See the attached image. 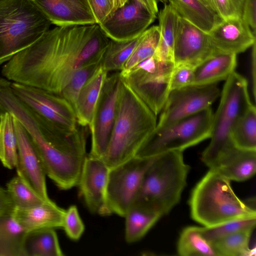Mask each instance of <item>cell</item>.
Here are the masks:
<instances>
[{"instance_id": "6da1fadb", "label": "cell", "mask_w": 256, "mask_h": 256, "mask_svg": "<svg viewBox=\"0 0 256 256\" xmlns=\"http://www.w3.org/2000/svg\"><path fill=\"white\" fill-rule=\"evenodd\" d=\"M109 40L96 24L56 26L5 63L2 74L60 95L78 70L102 60Z\"/></svg>"}, {"instance_id": "7a4b0ae2", "label": "cell", "mask_w": 256, "mask_h": 256, "mask_svg": "<svg viewBox=\"0 0 256 256\" xmlns=\"http://www.w3.org/2000/svg\"><path fill=\"white\" fill-rule=\"evenodd\" d=\"M18 121L28 134L45 172L60 189L77 186L86 154L88 126L78 124L73 132L41 128L29 112Z\"/></svg>"}, {"instance_id": "3957f363", "label": "cell", "mask_w": 256, "mask_h": 256, "mask_svg": "<svg viewBox=\"0 0 256 256\" xmlns=\"http://www.w3.org/2000/svg\"><path fill=\"white\" fill-rule=\"evenodd\" d=\"M122 79L116 116L103 158L110 168L135 156L157 124L156 116Z\"/></svg>"}, {"instance_id": "277c9868", "label": "cell", "mask_w": 256, "mask_h": 256, "mask_svg": "<svg viewBox=\"0 0 256 256\" xmlns=\"http://www.w3.org/2000/svg\"><path fill=\"white\" fill-rule=\"evenodd\" d=\"M189 204L192 218L206 227L256 216V210L235 194L230 181L210 169L194 188Z\"/></svg>"}, {"instance_id": "5b68a950", "label": "cell", "mask_w": 256, "mask_h": 256, "mask_svg": "<svg viewBox=\"0 0 256 256\" xmlns=\"http://www.w3.org/2000/svg\"><path fill=\"white\" fill-rule=\"evenodd\" d=\"M189 170L183 152H170L154 157L134 203L149 206L162 216L168 214L180 200Z\"/></svg>"}, {"instance_id": "8992f818", "label": "cell", "mask_w": 256, "mask_h": 256, "mask_svg": "<svg viewBox=\"0 0 256 256\" xmlns=\"http://www.w3.org/2000/svg\"><path fill=\"white\" fill-rule=\"evenodd\" d=\"M52 24L32 0H0V66L37 41Z\"/></svg>"}, {"instance_id": "52a82bcc", "label": "cell", "mask_w": 256, "mask_h": 256, "mask_svg": "<svg viewBox=\"0 0 256 256\" xmlns=\"http://www.w3.org/2000/svg\"><path fill=\"white\" fill-rule=\"evenodd\" d=\"M251 104L246 80L234 72L225 80L220 102L213 114L210 142L202 155V161L208 168L222 152L234 145L230 139L232 128Z\"/></svg>"}, {"instance_id": "ba28073f", "label": "cell", "mask_w": 256, "mask_h": 256, "mask_svg": "<svg viewBox=\"0 0 256 256\" xmlns=\"http://www.w3.org/2000/svg\"><path fill=\"white\" fill-rule=\"evenodd\" d=\"M213 114L210 107L168 125L156 126L142 144L135 156L149 158L170 152H183L210 138Z\"/></svg>"}, {"instance_id": "9c48e42d", "label": "cell", "mask_w": 256, "mask_h": 256, "mask_svg": "<svg viewBox=\"0 0 256 256\" xmlns=\"http://www.w3.org/2000/svg\"><path fill=\"white\" fill-rule=\"evenodd\" d=\"M174 64L158 60L154 54L120 74L126 84L157 116L170 91V80Z\"/></svg>"}, {"instance_id": "30bf717a", "label": "cell", "mask_w": 256, "mask_h": 256, "mask_svg": "<svg viewBox=\"0 0 256 256\" xmlns=\"http://www.w3.org/2000/svg\"><path fill=\"white\" fill-rule=\"evenodd\" d=\"M10 87L40 126L68 132L78 127L73 106L60 95L16 82H10Z\"/></svg>"}, {"instance_id": "8fae6325", "label": "cell", "mask_w": 256, "mask_h": 256, "mask_svg": "<svg viewBox=\"0 0 256 256\" xmlns=\"http://www.w3.org/2000/svg\"><path fill=\"white\" fill-rule=\"evenodd\" d=\"M154 158H142L134 156L110 168L106 199L111 214L124 216L134 203L144 176Z\"/></svg>"}, {"instance_id": "7c38bea8", "label": "cell", "mask_w": 256, "mask_h": 256, "mask_svg": "<svg viewBox=\"0 0 256 256\" xmlns=\"http://www.w3.org/2000/svg\"><path fill=\"white\" fill-rule=\"evenodd\" d=\"M122 79L116 72L104 80L88 128L92 138L89 154L104 158L115 122Z\"/></svg>"}, {"instance_id": "4fadbf2b", "label": "cell", "mask_w": 256, "mask_h": 256, "mask_svg": "<svg viewBox=\"0 0 256 256\" xmlns=\"http://www.w3.org/2000/svg\"><path fill=\"white\" fill-rule=\"evenodd\" d=\"M220 95L216 84H192L170 90L156 126L168 125L210 108Z\"/></svg>"}, {"instance_id": "5bb4252c", "label": "cell", "mask_w": 256, "mask_h": 256, "mask_svg": "<svg viewBox=\"0 0 256 256\" xmlns=\"http://www.w3.org/2000/svg\"><path fill=\"white\" fill-rule=\"evenodd\" d=\"M156 18L136 0H128L98 25L110 39L128 41L140 36Z\"/></svg>"}, {"instance_id": "9a60e30c", "label": "cell", "mask_w": 256, "mask_h": 256, "mask_svg": "<svg viewBox=\"0 0 256 256\" xmlns=\"http://www.w3.org/2000/svg\"><path fill=\"white\" fill-rule=\"evenodd\" d=\"M110 167L103 158L86 156L77 186L89 210L100 216L111 212L106 199Z\"/></svg>"}, {"instance_id": "2e32d148", "label": "cell", "mask_w": 256, "mask_h": 256, "mask_svg": "<svg viewBox=\"0 0 256 256\" xmlns=\"http://www.w3.org/2000/svg\"><path fill=\"white\" fill-rule=\"evenodd\" d=\"M216 52L208 32L180 16L174 49V64L194 68Z\"/></svg>"}, {"instance_id": "e0dca14e", "label": "cell", "mask_w": 256, "mask_h": 256, "mask_svg": "<svg viewBox=\"0 0 256 256\" xmlns=\"http://www.w3.org/2000/svg\"><path fill=\"white\" fill-rule=\"evenodd\" d=\"M14 122L18 148L16 174L44 200H50L46 186V174L34 144L24 128L14 116Z\"/></svg>"}, {"instance_id": "ac0fdd59", "label": "cell", "mask_w": 256, "mask_h": 256, "mask_svg": "<svg viewBox=\"0 0 256 256\" xmlns=\"http://www.w3.org/2000/svg\"><path fill=\"white\" fill-rule=\"evenodd\" d=\"M208 34L217 52L237 55L256 43V33L239 16L222 19Z\"/></svg>"}, {"instance_id": "d6986e66", "label": "cell", "mask_w": 256, "mask_h": 256, "mask_svg": "<svg viewBox=\"0 0 256 256\" xmlns=\"http://www.w3.org/2000/svg\"><path fill=\"white\" fill-rule=\"evenodd\" d=\"M56 26L96 24L87 0H32Z\"/></svg>"}, {"instance_id": "ffe728a7", "label": "cell", "mask_w": 256, "mask_h": 256, "mask_svg": "<svg viewBox=\"0 0 256 256\" xmlns=\"http://www.w3.org/2000/svg\"><path fill=\"white\" fill-rule=\"evenodd\" d=\"M209 169L230 181L248 180L256 172V150H244L234 144L221 153Z\"/></svg>"}, {"instance_id": "44dd1931", "label": "cell", "mask_w": 256, "mask_h": 256, "mask_svg": "<svg viewBox=\"0 0 256 256\" xmlns=\"http://www.w3.org/2000/svg\"><path fill=\"white\" fill-rule=\"evenodd\" d=\"M65 210L50 200L30 208L14 207L11 214L18 223L29 232L62 228Z\"/></svg>"}, {"instance_id": "7402d4cb", "label": "cell", "mask_w": 256, "mask_h": 256, "mask_svg": "<svg viewBox=\"0 0 256 256\" xmlns=\"http://www.w3.org/2000/svg\"><path fill=\"white\" fill-rule=\"evenodd\" d=\"M236 66V54L215 53L194 67L192 84L208 85L226 80L235 72Z\"/></svg>"}, {"instance_id": "603a6c76", "label": "cell", "mask_w": 256, "mask_h": 256, "mask_svg": "<svg viewBox=\"0 0 256 256\" xmlns=\"http://www.w3.org/2000/svg\"><path fill=\"white\" fill-rule=\"evenodd\" d=\"M107 74L101 64L80 90L74 105L78 124L90 126Z\"/></svg>"}, {"instance_id": "cb8c5ba5", "label": "cell", "mask_w": 256, "mask_h": 256, "mask_svg": "<svg viewBox=\"0 0 256 256\" xmlns=\"http://www.w3.org/2000/svg\"><path fill=\"white\" fill-rule=\"evenodd\" d=\"M180 16L168 2L158 12L160 39L154 56L160 60L174 64V49Z\"/></svg>"}, {"instance_id": "d4e9b609", "label": "cell", "mask_w": 256, "mask_h": 256, "mask_svg": "<svg viewBox=\"0 0 256 256\" xmlns=\"http://www.w3.org/2000/svg\"><path fill=\"white\" fill-rule=\"evenodd\" d=\"M180 16L208 32L222 19L209 0H168Z\"/></svg>"}, {"instance_id": "484cf974", "label": "cell", "mask_w": 256, "mask_h": 256, "mask_svg": "<svg viewBox=\"0 0 256 256\" xmlns=\"http://www.w3.org/2000/svg\"><path fill=\"white\" fill-rule=\"evenodd\" d=\"M161 216L158 212L149 206L133 203L124 216L126 241L132 243L140 240Z\"/></svg>"}, {"instance_id": "4316f807", "label": "cell", "mask_w": 256, "mask_h": 256, "mask_svg": "<svg viewBox=\"0 0 256 256\" xmlns=\"http://www.w3.org/2000/svg\"><path fill=\"white\" fill-rule=\"evenodd\" d=\"M27 232L11 212L0 216V256H24V245Z\"/></svg>"}, {"instance_id": "83f0119b", "label": "cell", "mask_w": 256, "mask_h": 256, "mask_svg": "<svg viewBox=\"0 0 256 256\" xmlns=\"http://www.w3.org/2000/svg\"><path fill=\"white\" fill-rule=\"evenodd\" d=\"M24 256H62L64 254L54 228L28 232L25 238Z\"/></svg>"}, {"instance_id": "f1b7e54d", "label": "cell", "mask_w": 256, "mask_h": 256, "mask_svg": "<svg viewBox=\"0 0 256 256\" xmlns=\"http://www.w3.org/2000/svg\"><path fill=\"white\" fill-rule=\"evenodd\" d=\"M177 251L182 256H217L212 242L204 236L202 227L188 226L182 231Z\"/></svg>"}, {"instance_id": "f546056e", "label": "cell", "mask_w": 256, "mask_h": 256, "mask_svg": "<svg viewBox=\"0 0 256 256\" xmlns=\"http://www.w3.org/2000/svg\"><path fill=\"white\" fill-rule=\"evenodd\" d=\"M0 161L4 166L10 170L16 168L18 162L14 116L8 112L0 114Z\"/></svg>"}, {"instance_id": "4dcf8cb0", "label": "cell", "mask_w": 256, "mask_h": 256, "mask_svg": "<svg viewBox=\"0 0 256 256\" xmlns=\"http://www.w3.org/2000/svg\"><path fill=\"white\" fill-rule=\"evenodd\" d=\"M230 139L234 144L239 148L256 150V108L252 104L233 126Z\"/></svg>"}, {"instance_id": "1f68e13d", "label": "cell", "mask_w": 256, "mask_h": 256, "mask_svg": "<svg viewBox=\"0 0 256 256\" xmlns=\"http://www.w3.org/2000/svg\"><path fill=\"white\" fill-rule=\"evenodd\" d=\"M140 36L128 41L120 42L110 39L102 60V68L107 72L120 71L136 46Z\"/></svg>"}, {"instance_id": "d6a6232c", "label": "cell", "mask_w": 256, "mask_h": 256, "mask_svg": "<svg viewBox=\"0 0 256 256\" xmlns=\"http://www.w3.org/2000/svg\"><path fill=\"white\" fill-rule=\"evenodd\" d=\"M160 39L158 26L147 28L140 36L138 42L120 72H126L140 62L152 56Z\"/></svg>"}, {"instance_id": "836d02e7", "label": "cell", "mask_w": 256, "mask_h": 256, "mask_svg": "<svg viewBox=\"0 0 256 256\" xmlns=\"http://www.w3.org/2000/svg\"><path fill=\"white\" fill-rule=\"evenodd\" d=\"M6 189L15 208H30L52 200H44L17 174L6 184Z\"/></svg>"}, {"instance_id": "e575fe53", "label": "cell", "mask_w": 256, "mask_h": 256, "mask_svg": "<svg viewBox=\"0 0 256 256\" xmlns=\"http://www.w3.org/2000/svg\"><path fill=\"white\" fill-rule=\"evenodd\" d=\"M253 230H245L212 242L217 256H243L250 252L249 243Z\"/></svg>"}, {"instance_id": "d590c367", "label": "cell", "mask_w": 256, "mask_h": 256, "mask_svg": "<svg viewBox=\"0 0 256 256\" xmlns=\"http://www.w3.org/2000/svg\"><path fill=\"white\" fill-rule=\"evenodd\" d=\"M256 224V216H250L230 220L221 224L202 226L205 238L212 242L228 236L245 230H253Z\"/></svg>"}, {"instance_id": "8d00e7d4", "label": "cell", "mask_w": 256, "mask_h": 256, "mask_svg": "<svg viewBox=\"0 0 256 256\" xmlns=\"http://www.w3.org/2000/svg\"><path fill=\"white\" fill-rule=\"evenodd\" d=\"M102 60L86 65L78 70L60 93V96L69 102L73 108L80 90L100 66Z\"/></svg>"}, {"instance_id": "74e56055", "label": "cell", "mask_w": 256, "mask_h": 256, "mask_svg": "<svg viewBox=\"0 0 256 256\" xmlns=\"http://www.w3.org/2000/svg\"><path fill=\"white\" fill-rule=\"evenodd\" d=\"M62 228L66 236L74 240L80 239L83 234L84 226L76 206H71L65 210Z\"/></svg>"}, {"instance_id": "f35d334b", "label": "cell", "mask_w": 256, "mask_h": 256, "mask_svg": "<svg viewBox=\"0 0 256 256\" xmlns=\"http://www.w3.org/2000/svg\"><path fill=\"white\" fill-rule=\"evenodd\" d=\"M194 68V67L186 64H174L170 80V90L192 84Z\"/></svg>"}, {"instance_id": "ab89813d", "label": "cell", "mask_w": 256, "mask_h": 256, "mask_svg": "<svg viewBox=\"0 0 256 256\" xmlns=\"http://www.w3.org/2000/svg\"><path fill=\"white\" fill-rule=\"evenodd\" d=\"M96 24L102 22L114 12L112 0H87Z\"/></svg>"}, {"instance_id": "60d3db41", "label": "cell", "mask_w": 256, "mask_h": 256, "mask_svg": "<svg viewBox=\"0 0 256 256\" xmlns=\"http://www.w3.org/2000/svg\"><path fill=\"white\" fill-rule=\"evenodd\" d=\"M209 1L215 12L222 19L233 16H238L236 12L232 0H209Z\"/></svg>"}, {"instance_id": "b9f144b4", "label": "cell", "mask_w": 256, "mask_h": 256, "mask_svg": "<svg viewBox=\"0 0 256 256\" xmlns=\"http://www.w3.org/2000/svg\"><path fill=\"white\" fill-rule=\"evenodd\" d=\"M241 17L256 33V0H244Z\"/></svg>"}, {"instance_id": "7bdbcfd3", "label": "cell", "mask_w": 256, "mask_h": 256, "mask_svg": "<svg viewBox=\"0 0 256 256\" xmlns=\"http://www.w3.org/2000/svg\"><path fill=\"white\" fill-rule=\"evenodd\" d=\"M14 206L8 195L6 189L0 185V216L12 212Z\"/></svg>"}, {"instance_id": "ee69618b", "label": "cell", "mask_w": 256, "mask_h": 256, "mask_svg": "<svg viewBox=\"0 0 256 256\" xmlns=\"http://www.w3.org/2000/svg\"><path fill=\"white\" fill-rule=\"evenodd\" d=\"M252 52L251 55V74H252V94L254 96V98L256 99V43H254L252 46Z\"/></svg>"}, {"instance_id": "f6af8a7d", "label": "cell", "mask_w": 256, "mask_h": 256, "mask_svg": "<svg viewBox=\"0 0 256 256\" xmlns=\"http://www.w3.org/2000/svg\"><path fill=\"white\" fill-rule=\"evenodd\" d=\"M151 14L156 16L158 12L157 0H136Z\"/></svg>"}, {"instance_id": "bcb514c9", "label": "cell", "mask_w": 256, "mask_h": 256, "mask_svg": "<svg viewBox=\"0 0 256 256\" xmlns=\"http://www.w3.org/2000/svg\"><path fill=\"white\" fill-rule=\"evenodd\" d=\"M237 14L241 16L244 0H232Z\"/></svg>"}, {"instance_id": "7dc6e473", "label": "cell", "mask_w": 256, "mask_h": 256, "mask_svg": "<svg viewBox=\"0 0 256 256\" xmlns=\"http://www.w3.org/2000/svg\"><path fill=\"white\" fill-rule=\"evenodd\" d=\"M114 11L126 4L128 0H112Z\"/></svg>"}, {"instance_id": "c3c4849f", "label": "cell", "mask_w": 256, "mask_h": 256, "mask_svg": "<svg viewBox=\"0 0 256 256\" xmlns=\"http://www.w3.org/2000/svg\"><path fill=\"white\" fill-rule=\"evenodd\" d=\"M157 0L160 1V2L164 3V4L168 3V0Z\"/></svg>"}]
</instances>
